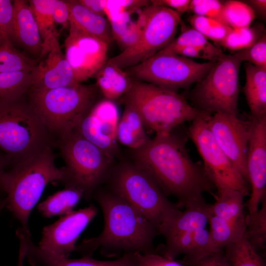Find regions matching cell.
I'll return each instance as SVG.
<instances>
[{"label": "cell", "instance_id": "35", "mask_svg": "<svg viewBox=\"0 0 266 266\" xmlns=\"http://www.w3.org/2000/svg\"><path fill=\"white\" fill-rule=\"evenodd\" d=\"M180 25V34L167 47L159 52L174 53L178 49L187 46L204 48H212L215 46L200 33L191 27L185 25L182 21Z\"/></svg>", "mask_w": 266, "mask_h": 266}, {"label": "cell", "instance_id": "40", "mask_svg": "<svg viewBox=\"0 0 266 266\" xmlns=\"http://www.w3.org/2000/svg\"><path fill=\"white\" fill-rule=\"evenodd\" d=\"M223 53L221 49L215 46L212 48L187 46L181 48L174 53L188 58H199L209 61H216Z\"/></svg>", "mask_w": 266, "mask_h": 266}, {"label": "cell", "instance_id": "39", "mask_svg": "<svg viewBox=\"0 0 266 266\" xmlns=\"http://www.w3.org/2000/svg\"><path fill=\"white\" fill-rule=\"evenodd\" d=\"M223 9V2L219 0H192L190 1L189 10L194 15L213 18L225 23Z\"/></svg>", "mask_w": 266, "mask_h": 266}, {"label": "cell", "instance_id": "49", "mask_svg": "<svg viewBox=\"0 0 266 266\" xmlns=\"http://www.w3.org/2000/svg\"><path fill=\"white\" fill-rule=\"evenodd\" d=\"M9 166L10 162L6 156L0 151V177L3 172Z\"/></svg>", "mask_w": 266, "mask_h": 266}, {"label": "cell", "instance_id": "10", "mask_svg": "<svg viewBox=\"0 0 266 266\" xmlns=\"http://www.w3.org/2000/svg\"><path fill=\"white\" fill-rule=\"evenodd\" d=\"M141 10L137 20L141 27L139 39L107 60L122 69L141 63L167 47L175 38L182 21L180 14L163 6L151 3Z\"/></svg>", "mask_w": 266, "mask_h": 266}, {"label": "cell", "instance_id": "44", "mask_svg": "<svg viewBox=\"0 0 266 266\" xmlns=\"http://www.w3.org/2000/svg\"><path fill=\"white\" fill-rule=\"evenodd\" d=\"M52 11L55 23L64 27L69 24V11L66 0H53Z\"/></svg>", "mask_w": 266, "mask_h": 266}, {"label": "cell", "instance_id": "14", "mask_svg": "<svg viewBox=\"0 0 266 266\" xmlns=\"http://www.w3.org/2000/svg\"><path fill=\"white\" fill-rule=\"evenodd\" d=\"M208 126L217 143L248 183L246 156L253 121L239 119L237 115L215 113L207 119Z\"/></svg>", "mask_w": 266, "mask_h": 266}, {"label": "cell", "instance_id": "46", "mask_svg": "<svg viewBox=\"0 0 266 266\" xmlns=\"http://www.w3.org/2000/svg\"><path fill=\"white\" fill-rule=\"evenodd\" d=\"M78 2L92 12L105 17L104 0H78Z\"/></svg>", "mask_w": 266, "mask_h": 266}, {"label": "cell", "instance_id": "48", "mask_svg": "<svg viewBox=\"0 0 266 266\" xmlns=\"http://www.w3.org/2000/svg\"><path fill=\"white\" fill-rule=\"evenodd\" d=\"M254 12L256 16L264 20L266 16V0H249L245 1Z\"/></svg>", "mask_w": 266, "mask_h": 266}, {"label": "cell", "instance_id": "45", "mask_svg": "<svg viewBox=\"0 0 266 266\" xmlns=\"http://www.w3.org/2000/svg\"><path fill=\"white\" fill-rule=\"evenodd\" d=\"M190 0H153L151 3L169 8L181 15L189 10Z\"/></svg>", "mask_w": 266, "mask_h": 266}, {"label": "cell", "instance_id": "27", "mask_svg": "<svg viewBox=\"0 0 266 266\" xmlns=\"http://www.w3.org/2000/svg\"><path fill=\"white\" fill-rule=\"evenodd\" d=\"M28 2L43 42L41 58L48 53L53 41L58 38L53 16V0H31Z\"/></svg>", "mask_w": 266, "mask_h": 266}, {"label": "cell", "instance_id": "15", "mask_svg": "<svg viewBox=\"0 0 266 266\" xmlns=\"http://www.w3.org/2000/svg\"><path fill=\"white\" fill-rule=\"evenodd\" d=\"M65 57L78 84L94 76L107 60L109 44L69 24Z\"/></svg>", "mask_w": 266, "mask_h": 266}, {"label": "cell", "instance_id": "6", "mask_svg": "<svg viewBox=\"0 0 266 266\" xmlns=\"http://www.w3.org/2000/svg\"><path fill=\"white\" fill-rule=\"evenodd\" d=\"M25 96L0 100V151L10 166L54 145V141Z\"/></svg>", "mask_w": 266, "mask_h": 266}, {"label": "cell", "instance_id": "36", "mask_svg": "<svg viewBox=\"0 0 266 266\" xmlns=\"http://www.w3.org/2000/svg\"><path fill=\"white\" fill-rule=\"evenodd\" d=\"M257 218L250 226H247L245 235L256 248H263L266 241V199L261 202Z\"/></svg>", "mask_w": 266, "mask_h": 266}, {"label": "cell", "instance_id": "26", "mask_svg": "<svg viewBox=\"0 0 266 266\" xmlns=\"http://www.w3.org/2000/svg\"><path fill=\"white\" fill-rule=\"evenodd\" d=\"M116 137L118 142L131 150L139 148L150 139L139 115L129 105H125L120 118Z\"/></svg>", "mask_w": 266, "mask_h": 266}, {"label": "cell", "instance_id": "8", "mask_svg": "<svg viewBox=\"0 0 266 266\" xmlns=\"http://www.w3.org/2000/svg\"><path fill=\"white\" fill-rule=\"evenodd\" d=\"M123 98L125 105L138 113L145 128L156 134L169 133L182 124L207 113L190 104L176 91L140 81L133 80Z\"/></svg>", "mask_w": 266, "mask_h": 266}, {"label": "cell", "instance_id": "25", "mask_svg": "<svg viewBox=\"0 0 266 266\" xmlns=\"http://www.w3.org/2000/svg\"><path fill=\"white\" fill-rule=\"evenodd\" d=\"M96 85L105 99L114 101L123 97L131 88V76L116 66L107 62L94 76Z\"/></svg>", "mask_w": 266, "mask_h": 266}, {"label": "cell", "instance_id": "37", "mask_svg": "<svg viewBox=\"0 0 266 266\" xmlns=\"http://www.w3.org/2000/svg\"><path fill=\"white\" fill-rule=\"evenodd\" d=\"M235 55L242 62L256 66L266 67V34L251 46L238 51Z\"/></svg>", "mask_w": 266, "mask_h": 266}, {"label": "cell", "instance_id": "17", "mask_svg": "<svg viewBox=\"0 0 266 266\" xmlns=\"http://www.w3.org/2000/svg\"><path fill=\"white\" fill-rule=\"evenodd\" d=\"M98 211L97 208L91 204L62 216L43 228L38 246L57 257L69 258L70 253L75 251L80 234Z\"/></svg>", "mask_w": 266, "mask_h": 266}, {"label": "cell", "instance_id": "3", "mask_svg": "<svg viewBox=\"0 0 266 266\" xmlns=\"http://www.w3.org/2000/svg\"><path fill=\"white\" fill-rule=\"evenodd\" d=\"M55 160L52 146H49L11 165L0 177V191L6 195V206L27 233H30V215L45 187L49 183L61 181L63 178V168L56 166Z\"/></svg>", "mask_w": 266, "mask_h": 266}, {"label": "cell", "instance_id": "21", "mask_svg": "<svg viewBox=\"0 0 266 266\" xmlns=\"http://www.w3.org/2000/svg\"><path fill=\"white\" fill-rule=\"evenodd\" d=\"M13 16L9 38L31 54L39 57L43 42L28 1H13Z\"/></svg>", "mask_w": 266, "mask_h": 266}, {"label": "cell", "instance_id": "31", "mask_svg": "<svg viewBox=\"0 0 266 266\" xmlns=\"http://www.w3.org/2000/svg\"><path fill=\"white\" fill-rule=\"evenodd\" d=\"M33 84V71L0 72V100L18 99L28 93Z\"/></svg>", "mask_w": 266, "mask_h": 266}, {"label": "cell", "instance_id": "9", "mask_svg": "<svg viewBox=\"0 0 266 266\" xmlns=\"http://www.w3.org/2000/svg\"><path fill=\"white\" fill-rule=\"evenodd\" d=\"M242 62L224 53L206 76L188 93L193 106L210 114L238 113V75Z\"/></svg>", "mask_w": 266, "mask_h": 266}, {"label": "cell", "instance_id": "19", "mask_svg": "<svg viewBox=\"0 0 266 266\" xmlns=\"http://www.w3.org/2000/svg\"><path fill=\"white\" fill-rule=\"evenodd\" d=\"M119 117L115 102L104 99L94 104L74 131L114 158L119 153L116 137Z\"/></svg>", "mask_w": 266, "mask_h": 266}, {"label": "cell", "instance_id": "7", "mask_svg": "<svg viewBox=\"0 0 266 266\" xmlns=\"http://www.w3.org/2000/svg\"><path fill=\"white\" fill-rule=\"evenodd\" d=\"M54 145L65 163L61 182L65 188L80 190L86 200H91L110 175L114 158L75 131L58 138Z\"/></svg>", "mask_w": 266, "mask_h": 266}, {"label": "cell", "instance_id": "24", "mask_svg": "<svg viewBox=\"0 0 266 266\" xmlns=\"http://www.w3.org/2000/svg\"><path fill=\"white\" fill-rule=\"evenodd\" d=\"M246 82L243 92L251 117L266 116V67L244 64Z\"/></svg>", "mask_w": 266, "mask_h": 266}, {"label": "cell", "instance_id": "47", "mask_svg": "<svg viewBox=\"0 0 266 266\" xmlns=\"http://www.w3.org/2000/svg\"><path fill=\"white\" fill-rule=\"evenodd\" d=\"M25 233L21 228L16 231V235L19 240L18 261L17 266H23L24 259L26 257L27 242Z\"/></svg>", "mask_w": 266, "mask_h": 266}, {"label": "cell", "instance_id": "22", "mask_svg": "<svg viewBox=\"0 0 266 266\" xmlns=\"http://www.w3.org/2000/svg\"><path fill=\"white\" fill-rule=\"evenodd\" d=\"M26 257L32 266H138L136 253H127L112 261H100L91 257L70 259L57 257L27 242Z\"/></svg>", "mask_w": 266, "mask_h": 266}, {"label": "cell", "instance_id": "28", "mask_svg": "<svg viewBox=\"0 0 266 266\" xmlns=\"http://www.w3.org/2000/svg\"><path fill=\"white\" fill-rule=\"evenodd\" d=\"M82 198L83 194L80 190L65 188L40 203L37 206L38 210L46 218L63 216L73 211Z\"/></svg>", "mask_w": 266, "mask_h": 266}, {"label": "cell", "instance_id": "33", "mask_svg": "<svg viewBox=\"0 0 266 266\" xmlns=\"http://www.w3.org/2000/svg\"><path fill=\"white\" fill-rule=\"evenodd\" d=\"M223 4L224 22L232 29L250 27L256 18L252 9L245 2L229 0Z\"/></svg>", "mask_w": 266, "mask_h": 266}, {"label": "cell", "instance_id": "34", "mask_svg": "<svg viewBox=\"0 0 266 266\" xmlns=\"http://www.w3.org/2000/svg\"><path fill=\"white\" fill-rule=\"evenodd\" d=\"M191 27L200 33L207 39L219 44L232 29L227 24L217 20L197 15L189 18Z\"/></svg>", "mask_w": 266, "mask_h": 266}, {"label": "cell", "instance_id": "13", "mask_svg": "<svg viewBox=\"0 0 266 266\" xmlns=\"http://www.w3.org/2000/svg\"><path fill=\"white\" fill-rule=\"evenodd\" d=\"M244 196L236 191L216 193L215 202L209 204L208 223L211 245L214 252L223 250L245 234L246 217L244 212Z\"/></svg>", "mask_w": 266, "mask_h": 266}, {"label": "cell", "instance_id": "1", "mask_svg": "<svg viewBox=\"0 0 266 266\" xmlns=\"http://www.w3.org/2000/svg\"><path fill=\"white\" fill-rule=\"evenodd\" d=\"M186 136L173 131L156 134L143 146L131 150L133 163L150 174L167 197H174L179 209L204 200L215 188L202 165L195 163L186 147Z\"/></svg>", "mask_w": 266, "mask_h": 266}, {"label": "cell", "instance_id": "29", "mask_svg": "<svg viewBox=\"0 0 266 266\" xmlns=\"http://www.w3.org/2000/svg\"><path fill=\"white\" fill-rule=\"evenodd\" d=\"M36 66L15 48L9 36H0V72L33 71Z\"/></svg>", "mask_w": 266, "mask_h": 266}, {"label": "cell", "instance_id": "50", "mask_svg": "<svg viewBox=\"0 0 266 266\" xmlns=\"http://www.w3.org/2000/svg\"><path fill=\"white\" fill-rule=\"evenodd\" d=\"M6 200L5 198L0 199V213L4 207L6 206Z\"/></svg>", "mask_w": 266, "mask_h": 266}, {"label": "cell", "instance_id": "23", "mask_svg": "<svg viewBox=\"0 0 266 266\" xmlns=\"http://www.w3.org/2000/svg\"><path fill=\"white\" fill-rule=\"evenodd\" d=\"M69 11V24L109 44L113 40L110 24L107 19L95 13L78 0H66Z\"/></svg>", "mask_w": 266, "mask_h": 266}, {"label": "cell", "instance_id": "18", "mask_svg": "<svg viewBox=\"0 0 266 266\" xmlns=\"http://www.w3.org/2000/svg\"><path fill=\"white\" fill-rule=\"evenodd\" d=\"M209 205L203 200L187 205L163 235L165 243L157 253L171 259L188 256L195 236L208 224Z\"/></svg>", "mask_w": 266, "mask_h": 266}, {"label": "cell", "instance_id": "2", "mask_svg": "<svg viewBox=\"0 0 266 266\" xmlns=\"http://www.w3.org/2000/svg\"><path fill=\"white\" fill-rule=\"evenodd\" d=\"M93 199L102 211L103 229L99 235L85 239L76 245L75 251L83 257H91L100 249L101 254L106 257L156 252L154 241L159 233L154 225L133 206L101 187L95 192Z\"/></svg>", "mask_w": 266, "mask_h": 266}, {"label": "cell", "instance_id": "5", "mask_svg": "<svg viewBox=\"0 0 266 266\" xmlns=\"http://www.w3.org/2000/svg\"><path fill=\"white\" fill-rule=\"evenodd\" d=\"M96 84L51 89L31 88L29 101L54 141L74 131L97 102Z\"/></svg>", "mask_w": 266, "mask_h": 266}, {"label": "cell", "instance_id": "11", "mask_svg": "<svg viewBox=\"0 0 266 266\" xmlns=\"http://www.w3.org/2000/svg\"><path fill=\"white\" fill-rule=\"evenodd\" d=\"M215 62L200 63L177 54L158 52L127 72L138 81L177 92L200 81Z\"/></svg>", "mask_w": 266, "mask_h": 266}, {"label": "cell", "instance_id": "32", "mask_svg": "<svg viewBox=\"0 0 266 266\" xmlns=\"http://www.w3.org/2000/svg\"><path fill=\"white\" fill-rule=\"evenodd\" d=\"M265 33L262 24L251 27L232 29L219 45L231 51H239L252 45Z\"/></svg>", "mask_w": 266, "mask_h": 266}, {"label": "cell", "instance_id": "30", "mask_svg": "<svg viewBox=\"0 0 266 266\" xmlns=\"http://www.w3.org/2000/svg\"><path fill=\"white\" fill-rule=\"evenodd\" d=\"M224 255L231 266H266L263 258L245 235L226 246Z\"/></svg>", "mask_w": 266, "mask_h": 266}, {"label": "cell", "instance_id": "41", "mask_svg": "<svg viewBox=\"0 0 266 266\" xmlns=\"http://www.w3.org/2000/svg\"><path fill=\"white\" fill-rule=\"evenodd\" d=\"M138 266H185L175 259H171L156 252L143 255L136 253Z\"/></svg>", "mask_w": 266, "mask_h": 266}, {"label": "cell", "instance_id": "42", "mask_svg": "<svg viewBox=\"0 0 266 266\" xmlns=\"http://www.w3.org/2000/svg\"><path fill=\"white\" fill-rule=\"evenodd\" d=\"M13 16V1L0 0V36L9 37Z\"/></svg>", "mask_w": 266, "mask_h": 266}, {"label": "cell", "instance_id": "20", "mask_svg": "<svg viewBox=\"0 0 266 266\" xmlns=\"http://www.w3.org/2000/svg\"><path fill=\"white\" fill-rule=\"evenodd\" d=\"M46 55V59L33 71L31 88L51 89L79 84L76 81L72 69L61 50L58 38L53 41Z\"/></svg>", "mask_w": 266, "mask_h": 266}, {"label": "cell", "instance_id": "16", "mask_svg": "<svg viewBox=\"0 0 266 266\" xmlns=\"http://www.w3.org/2000/svg\"><path fill=\"white\" fill-rule=\"evenodd\" d=\"M253 127L246 156V166L251 192L244 204L248 216L247 225L255 221L260 203L266 199V116H251Z\"/></svg>", "mask_w": 266, "mask_h": 266}, {"label": "cell", "instance_id": "4", "mask_svg": "<svg viewBox=\"0 0 266 266\" xmlns=\"http://www.w3.org/2000/svg\"><path fill=\"white\" fill-rule=\"evenodd\" d=\"M106 182L108 190L123 199L164 235L181 211L171 202L147 172L132 162L114 166Z\"/></svg>", "mask_w": 266, "mask_h": 266}, {"label": "cell", "instance_id": "12", "mask_svg": "<svg viewBox=\"0 0 266 266\" xmlns=\"http://www.w3.org/2000/svg\"><path fill=\"white\" fill-rule=\"evenodd\" d=\"M210 115L204 113L192 121L188 135L200 155L204 170L217 193L236 191L245 197L250 193L248 183L215 140L207 123Z\"/></svg>", "mask_w": 266, "mask_h": 266}, {"label": "cell", "instance_id": "38", "mask_svg": "<svg viewBox=\"0 0 266 266\" xmlns=\"http://www.w3.org/2000/svg\"><path fill=\"white\" fill-rule=\"evenodd\" d=\"M150 4V0H105V17L109 20L114 16L125 13L132 14L137 10Z\"/></svg>", "mask_w": 266, "mask_h": 266}, {"label": "cell", "instance_id": "43", "mask_svg": "<svg viewBox=\"0 0 266 266\" xmlns=\"http://www.w3.org/2000/svg\"><path fill=\"white\" fill-rule=\"evenodd\" d=\"M190 266H231L227 260L223 250L209 254L195 262L185 264Z\"/></svg>", "mask_w": 266, "mask_h": 266}]
</instances>
